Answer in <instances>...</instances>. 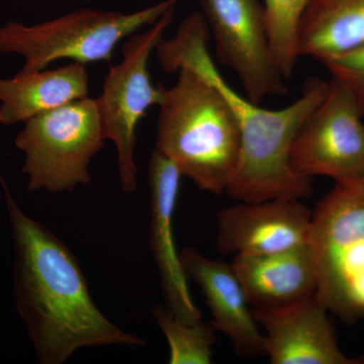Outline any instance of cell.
<instances>
[{"mask_svg": "<svg viewBox=\"0 0 364 364\" xmlns=\"http://www.w3.org/2000/svg\"><path fill=\"white\" fill-rule=\"evenodd\" d=\"M321 63L348 91L364 119V45Z\"/></svg>", "mask_w": 364, "mask_h": 364, "instance_id": "obj_19", "label": "cell"}, {"mask_svg": "<svg viewBox=\"0 0 364 364\" xmlns=\"http://www.w3.org/2000/svg\"><path fill=\"white\" fill-rule=\"evenodd\" d=\"M14 243L16 308L42 364L66 363L85 347L138 348L146 341L111 322L91 298L77 258L56 235L28 217L4 179Z\"/></svg>", "mask_w": 364, "mask_h": 364, "instance_id": "obj_1", "label": "cell"}, {"mask_svg": "<svg viewBox=\"0 0 364 364\" xmlns=\"http://www.w3.org/2000/svg\"><path fill=\"white\" fill-rule=\"evenodd\" d=\"M208 35L205 16L193 11L181 21L176 36L160 41L155 51L166 73L188 67L212 81L234 112L240 131V153L227 195L239 203L308 198L312 195V178L294 171L289 159L291 146L306 119L324 100L329 81L311 78L293 104L265 109L225 80L208 54Z\"/></svg>", "mask_w": 364, "mask_h": 364, "instance_id": "obj_2", "label": "cell"}, {"mask_svg": "<svg viewBox=\"0 0 364 364\" xmlns=\"http://www.w3.org/2000/svg\"><path fill=\"white\" fill-rule=\"evenodd\" d=\"M181 173L176 164L155 149L151 155L148 181L150 186L149 243L156 262L167 308L182 323L202 321V313L191 299L188 274L177 253L173 236V215Z\"/></svg>", "mask_w": 364, "mask_h": 364, "instance_id": "obj_12", "label": "cell"}, {"mask_svg": "<svg viewBox=\"0 0 364 364\" xmlns=\"http://www.w3.org/2000/svg\"><path fill=\"white\" fill-rule=\"evenodd\" d=\"M200 191L226 193L238 163L240 131L219 88L188 67L176 85L164 86L156 148Z\"/></svg>", "mask_w": 364, "mask_h": 364, "instance_id": "obj_3", "label": "cell"}, {"mask_svg": "<svg viewBox=\"0 0 364 364\" xmlns=\"http://www.w3.org/2000/svg\"><path fill=\"white\" fill-rule=\"evenodd\" d=\"M215 40V59L236 74L245 97L261 105L286 95L287 79L273 57L259 0H200Z\"/></svg>", "mask_w": 364, "mask_h": 364, "instance_id": "obj_9", "label": "cell"}, {"mask_svg": "<svg viewBox=\"0 0 364 364\" xmlns=\"http://www.w3.org/2000/svg\"><path fill=\"white\" fill-rule=\"evenodd\" d=\"M231 265L251 309L287 308L317 291L308 244L265 255L234 256Z\"/></svg>", "mask_w": 364, "mask_h": 364, "instance_id": "obj_14", "label": "cell"}, {"mask_svg": "<svg viewBox=\"0 0 364 364\" xmlns=\"http://www.w3.org/2000/svg\"><path fill=\"white\" fill-rule=\"evenodd\" d=\"M251 311L272 364H364V356L349 358L339 348L329 311L316 294L287 308Z\"/></svg>", "mask_w": 364, "mask_h": 364, "instance_id": "obj_11", "label": "cell"}, {"mask_svg": "<svg viewBox=\"0 0 364 364\" xmlns=\"http://www.w3.org/2000/svg\"><path fill=\"white\" fill-rule=\"evenodd\" d=\"M88 93L90 74L78 62L0 78V124L26 123L42 112L87 97Z\"/></svg>", "mask_w": 364, "mask_h": 364, "instance_id": "obj_15", "label": "cell"}, {"mask_svg": "<svg viewBox=\"0 0 364 364\" xmlns=\"http://www.w3.org/2000/svg\"><path fill=\"white\" fill-rule=\"evenodd\" d=\"M176 7L142 33H134L122 47L123 60L111 67L102 83L97 105L105 140H111L117 151L119 184L124 193L138 188L134 160L136 127L153 105L161 104L164 85H154L148 63L153 50L173 21Z\"/></svg>", "mask_w": 364, "mask_h": 364, "instance_id": "obj_7", "label": "cell"}, {"mask_svg": "<svg viewBox=\"0 0 364 364\" xmlns=\"http://www.w3.org/2000/svg\"><path fill=\"white\" fill-rule=\"evenodd\" d=\"M312 212L299 200L240 202L217 215L215 248L234 256L265 255L305 245Z\"/></svg>", "mask_w": 364, "mask_h": 364, "instance_id": "obj_10", "label": "cell"}, {"mask_svg": "<svg viewBox=\"0 0 364 364\" xmlns=\"http://www.w3.org/2000/svg\"><path fill=\"white\" fill-rule=\"evenodd\" d=\"M179 255L186 274L202 289L215 331L226 335L241 358L265 355L264 337L232 265L210 259L193 247L184 248Z\"/></svg>", "mask_w": 364, "mask_h": 364, "instance_id": "obj_13", "label": "cell"}, {"mask_svg": "<svg viewBox=\"0 0 364 364\" xmlns=\"http://www.w3.org/2000/svg\"><path fill=\"white\" fill-rule=\"evenodd\" d=\"M311 0H263L268 41L273 57L287 80L293 77L299 58V33Z\"/></svg>", "mask_w": 364, "mask_h": 364, "instance_id": "obj_17", "label": "cell"}, {"mask_svg": "<svg viewBox=\"0 0 364 364\" xmlns=\"http://www.w3.org/2000/svg\"><path fill=\"white\" fill-rule=\"evenodd\" d=\"M26 154L28 191L72 193L91 183V159L105 145L97 100L85 97L26 122L16 138Z\"/></svg>", "mask_w": 364, "mask_h": 364, "instance_id": "obj_6", "label": "cell"}, {"mask_svg": "<svg viewBox=\"0 0 364 364\" xmlns=\"http://www.w3.org/2000/svg\"><path fill=\"white\" fill-rule=\"evenodd\" d=\"M316 296L347 325L364 321V186L336 183L312 213Z\"/></svg>", "mask_w": 364, "mask_h": 364, "instance_id": "obj_5", "label": "cell"}, {"mask_svg": "<svg viewBox=\"0 0 364 364\" xmlns=\"http://www.w3.org/2000/svg\"><path fill=\"white\" fill-rule=\"evenodd\" d=\"M363 45L364 0H311L299 26V56L322 62Z\"/></svg>", "mask_w": 364, "mask_h": 364, "instance_id": "obj_16", "label": "cell"}, {"mask_svg": "<svg viewBox=\"0 0 364 364\" xmlns=\"http://www.w3.org/2000/svg\"><path fill=\"white\" fill-rule=\"evenodd\" d=\"M181 0H163L132 14L79 9L54 20L26 26H0V53L18 54L25 64L16 74L44 70L62 59L86 64L109 62L117 45L146 26H152Z\"/></svg>", "mask_w": 364, "mask_h": 364, "instance_id": "obj_4", "label": "cell"}, {"mask_svg": "<svg viewBox=\"0 0 364 364\" xmlns=\"http://www.w3.org/2000/svg\"><path fill=\"white\" fill-rule=\"evenodd\" d=\"M169 346L170 364H210L217 343L212 324L182 323L167 306L156 305L151 311Z\"/></svg>", "mask_w": 364, "mask_h": 364, "instance_id": "obj_18", "label": "cell"}, {"mask_svg": "<svg viewBox=\"0 0 364 364\" xmlns=\"http://www.w3.org/2000/svg\"><path fill=\"white\" fill-rule=\"evenodd\" d=\"M363 186H364V177H363Z\"/></svg>", "mask_w": 364, "mask_h": 364, "instance_id": "obj_20", "label": "cell"}, {"mask_svg": "<svg viewBox=\"0 0 364 364\" xmlns=\"http://www.w3.org/2000/svg\"><path fill=\"white\" fill-rule=\"evenodd\" d=\"M291 164L301 176H327L336 183L364 177V119L336 79L294 138Z\"/></svg>", "mask_w": 364, "mask_h": 364, "instance_id": "obj_8", "label": "cell"}]
</instances>
